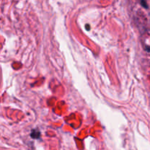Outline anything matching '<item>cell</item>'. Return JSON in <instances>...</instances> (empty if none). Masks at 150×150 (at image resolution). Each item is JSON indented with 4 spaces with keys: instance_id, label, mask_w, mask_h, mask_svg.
Returning a JSON list of instances; mask_svg holds the SVG:
<instances>
[{
    "instance_id": "cell-2",
    "label": "cell",
    "mask_w": 150,
    "mask_h": 150,
    "mask_svg": "<svg viewBox=\"0 0 150 150\" xmlns=\"http://www.w3.org/2000/svg\"><path fill=\"white\" fill-rule=\"evenodd\" d=\"M141 4L143 6L144 8H148V5H147V3H146V0H141Z\"/></svg>"
},
{
    "instance_id": "cell-1",
    "label": "cell",
    "mask_w": 150,
    "mask_h": 150,
    "mask_svg": "<svg viewBox=\"0 0 150 150\" xmlns=\"http://www.w3.org/2000/svg\"><path fill=\"white\" fill-rule=\"evenodd\" d=\"M31 137L35 139H39L40 137V132L38 131V130H32L31 133Z\"/></svg>"
}]
</instances>
